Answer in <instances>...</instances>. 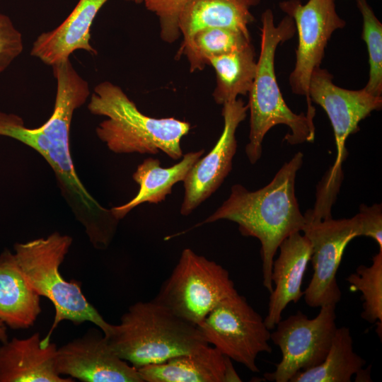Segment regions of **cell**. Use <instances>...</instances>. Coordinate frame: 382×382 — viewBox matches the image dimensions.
<instances>
[{"label": "cell", "instance_id": "obj_1", "mask_svg": "<svg viewBox=\"0 0 382 382\" xmlns=\"http://www.w3.org/2000/svg\"><path fill=\"white\" fill-rule=\"evenodd\" d=\"M52 67L57 91L50 118L38 127L28 128L20 116L0 111V136L25 144L45 159L54 171L65 202L83 226L90 242L94 248L104 250L110 244L119 220L86 188L75 170L70 150L73 115L88 100L89 84L70 59Z\"/></svg>", "mask_w": 382, "mask_h": 382}, {"label": "cell", "instance_id": "obj_2", "mask_svg": "<svg viewBox=\"0 0 382 382\" xmlns=\"http://www.w3.org/2000/svg\"><path fill=\"white\" fill-rule=\"evenodd\" d=\"M303 155L297 152L284 163L273 179L255 191L240 184L231 187L228 197L197 226L228 220L238 225L244 236L256 238L261 244L263 285L272 291L271 279L274 257L281 243L292 233L302 231L306 225L295 195L296 173Z\"/></svg>", "mask_w": 382, "mask_h": 382}, {"label": "cell", "instance_id": "obj_3", "mask_svg": "<svg viewBox=\"0 0 382 382\" xmlns=\"http://www.w3.org/2000/svg\"><path fill=\"white\" fill-rule=\"evenodd\" d=\"M261 22L260 53L257 60L255 77L248 93L250 132L245 154L251 164L261 158L263 139L275 125H285L291 129L284 138V141L291 145L312 142L316 133L313 120L304 112L296 114L288 107L275 75L277 48L281 42L294 35V21L286 15L276 25L273 12L267 8L262 14Z\"/></svg>", "mask_w": 382, "mask_h": 382}, {"label": "cell", "instance_id": "obj_4", "mask_svg": "<svg viewBox=\"0 0 382 382\" xmlns=\"http://www.w3.org/2000/svg\"><path fill=\"white\" fill-rule=\"evenodd\" d=\"M89 112L104 116L96 134L115 154L165 153L173 160L183 156L181 139L191 128L174 117L156 118L142 113L123 90L105 81L96 86L88 103Z\"/></svg>", "mask_w": 382, "mask_h": 382}, {"label": "cell", "instance_id": "obj_5", "mask_svg": "<svg viewBox=\"0 0 382 382\" xmlns=\"http://www.w3.org/2000/svg\"><path fill=\"white\" fill-rule=\"evenodd\" d=\"M105 337L115 353L137 369L209 345L197 325L154 300L130 306Z\"/></svg>", "mask_w": 382, "mask_h": 382}, {"label": "cell", "instance_id": "obj_6", "mask_svg": "<svg viewBox=\"0 0 382 382\" xmlns=\"http://www.w3.org/2000/svg\"><path fill=\"white\" fill-rule=\"evenodd\" d=\"M72 244V238L54 232L45 238L14 245L17 262L33 289L48 299L55 309L51 328L41 340L42 346L50 342L52 333L64 320L75 325L91 322L107 336L112 328L84 296L81 283L66 281L59 267Z\"/></svg>", "mask_w": 382, "mask_h": 382}, {"label": "cell", "instance_id": "obj_7", "mask_svg": "<svg viewBox=\"0 0 382 382\" xmlns=\"http://www.w3.org/2000/svg\"><path fill=\"white\" fill-rule=\"evenodd\" d=\"M236 292L225 268L185 248L153 300L198 326L220 302Z\"/></svg>", "mask_w": 382, "mask_h": 382}, {"label": "cell", "instance_id": "obj_8", "mask_svg": "<svg viewBox=\"0 0 382 382\" xmlns=\"http://www.w3.org/2000/svg\"><path fill=\"white\" fill-rule=\"evenodd\" d=\"M209 345L254 373L256 359L272 353L269 330L262 317L238 292L220 302L198 325Z\"/></svg>", "mask_w": 382, "mask_h": 382}, {"label": "cell", "instance_id": "obj_9", "mask_svg": "<svg viewBox=\"0 0 382 382\" xmlns=\"http://www.w3.org/2000/svg\"><path fill=\"white\" fill-rule=\"evenodd\" d=\"M335 304L321 306L313 318L299 311L275 326L270 340L282 353L276 369L264 374L270 381L288 382L298 372L320 364L330 349L337 330Z\"/></svg>", "mask_w": 382, "mask_h": 382}, {"label": "cell", "instance_id": "obj_10", "mask_svg": "<svg viewBox=\"0 0 382 382\" xmlns=\"http://www.w3.org/2000/svg\"><path fill=\"white\" fill-rule=\"evenodd\" d=\"M279 6L293 18L298 34L296 63L289 83L294 94L306 97V114L313 120L316 109L308 94L311 74L320 67L332 33L343 28L346 22L338 15L335 0H308L306 4L301 0H286Z\"/></svg>", "mask_w": 382, "mask_h": 382}, {"label": "cell", "instance_id": "obj_11", "mask_svg": "<svg viewBox=\"0 0 382 382\" xmlns=\"http://www.w3.org/2000/svg\"><path fill=\"white\" fill-rule=\"evenodd\" d=\"M302 231L310 241L313 274L303 291L306 303L312 308L337 304L342 293L336 274L347 244L361 236L356 215L350 219H333L332 216L320 218L308 210Z\"/></svg>", "mask_w": 382, "mask_h": 382}, {"label": "cell", "instance_id": "obj_12", "mask_svg": "<svg viewBox=\"0 0 382 382\" xmlns=\"http://www.w3.org/2000/svg\"><path fill=\"white\" fill-rule=\"evenodd\" d=\"M248 110L241 99L223 105L224 128L212 149L201 157L188 172L183 182L184 196L180 212L190 215L221 185L232 170L236 153V132Z\"/></svg>", "mask_w": 382, "mask_h": 382}, {"label": "cell", "instance_id": "obj_13", "mask_svg": "<svg viewBox=\"0 0 382 382\" xmlns=\"http://www.w3.org/2000/svg\"><path fill=\"white\" fill-rule=\"evenodd\" d=\"M332 75L318 67L311 74L308 94L311 102L319 105L327 113L334 131L337 158L332 172L342 170L347 157V137L359 130V123L371 112L382 107V97L369 93L364 88L348 90L336 86Z\"/></svg>", "mask_w": 382, "mask_h": 382}, {"label": "cell", "instance_id": "obj_14", "mask_svg": "<svg viewBox=\"0 0 382 382\" xmlns=\"http://www.w3.org/2000/svg\"><path fill=\"white\" fill-rule=\"evenodd\" d=\"M56 368L59 375L83 382H143L138 370L115 353L98 328L57 349Z\"/></svg>", "mask_w": 382, "mask_h": 382}, {"label": "cell", "instance_id": "obj_15", "mask_svg": "<svg viewBox=\"0 0 382 382\" xmlns=\"http://www.w3.org/2000/svg\"><path fill=\"white\" fill-rule=\"evenodd\" d=\"M279 255L273 261L271 279L274 288L270 292L268 312L264 322L269 330L282 320V314L291 303L303 296L302 281L311 260L310 241L300 232L292 233L279 245Z\"/></svg>", "mask_w": 382, "mask_h": 382}, {"label": "cell", "instance_id": "obj_16", "mask_svg": "<svg viewBox=\"0 0 382 382\" xmlns=\"http://www.w3.org/2000/svg\"><path fill=\"white\" fill-rule=\"evenodd\" d=\"M137 370L143 382L242 381L231 359L209 344Z\"/></svg>", "mask_w": 382, "mask_h": 382}, {"label": "cell", "instance_id": "obj_17", "mask_svg": "<svg viewBox=\"0 0 382 382\" xmlns=\"http://www.w3.org/2000/svg\"><path fill=\"white\" fill-rule=\"evenodd\" d=\"M108 0H79L68 17L57 28L42 33L33 42L30 55L48 66L69 59L76 50L96 54L90 43L91 27Z\"/></svg>", "mask_w": 382, "mask_h": 382}, {"label": "cell", "instance_id": "obj_18", "mask_svg": "<svg viewBox=\"0 0 382 382\" xmlns=\"http://www.w3.org/2000/svg\"><path fill=\"white\" fill-rule=\"evenodd\" d=\"M39 332L29 337H13L0 346V382H72L58 374L57 347L42 346Z\"/></svg>", "mask_w": 382, "mask_h": 382}, {"label": "cell", "instance_id": "obj_19", "mask_svg": "<svg viewBox=\"0 0 382 382\" xmlns=\"http://www.w3.org/2000/svg\"><path fill=\"white\" fill-rule=\"evenodd\" d=\"M39 296L27 282L14 253H0V320L11 329L33 326L41 313Z\"/></svg>", "mask_w": 382, "mask_h": 382}, {"label": "cell", "instance_id": "obj_20", "mask_svg": "<svg viewBox=\"0 0 382 382\" xmlns=\"http://www.w3.org/2000/svg\"><path fill=\"white\" fill-rule=\"evenodd\" d=\"M261 0H189L178 22L181 45L198 30L226 28L250 35L248 25L255 21L250 9Z\"/></svg>", "mask_w": 382, "mask_h": 382}, {"label": "cell", "instance_id": "obj_21", "mask_svg": "<svg viewBox=\"0 0 382 382\" xmlns=\"http://www.w3.org/2000/svg\"><path fill=\"white\" fill-rule=\"evenodd\" d=\"M204 153V149L190 151L183 156L180 162L168 168L161 167L157 158H145L132 174L133 180L139 187L137 194L128 202L111 208L113 215L120 221L143 203L158 204L164 201L172 192L174 185L184 180Z\"/></svg>", "mask_w": 382, "mask_h": 382}, {"label": "cell", "instance_id": "obj_22", "mask_svg": "<svg viewBox=\"0 0 382 382\" xmlns=\"http://www.w3.org/2000/svg\"><path fill=\"white\" fill-rule=\"evenodd\" d=\"M216 74V86L212 93L219 105L233 101L238 96H247L256 74L257 60L252 43L243 48L209 60Z\"/></svg>", "mask_w": 382, "mask_h": 382}, {"label": "cell", "instance_id": "obj_23", "mask_svg": "<svg viewBox=\"0 0 382 382\" xmlns=\"http://www.w3.org/2000/svg\"><path fill=\"white\" fill-rule=\"evenodd\" d=\"M366 364L353 349L350 330L337 328L325 359L318 366L298 372L289 382H350Z\"/></svg>", "mask_w": 382, "mask_h": 382}, {"label": "cell", "instance_id": "obj_24", "mask_svg": "<svg viewBox=\"0 0 382 382\" xmlns=\"http://www.w3.org/2000/svg\"><path fill=\"white\" fill-rule=\"evenodd\" d=\"M251 43L250 35L226 28H207L198 30L180 46L177 57L187 59L190 72L202 71L214 57L245 47Z\"/></svg>", "mask_w": 382, "mask_h": 382}, {"label": "cell", "instance_id": "obj_25", "mask_svg": "<svg viewBox=\"0 0 382 382\" xmlns=\"http://www.w3.org/2000/svg\"><path fill=\"white\" fill-rule=\"evenodd\" d=\"M346 280L351 290L361 293V318L370 323L382 322V251L373 257L370 266L359 265Z\"/></svg>", "mask_w": 382, "mask_h": 382}, {"label": "cell", "instance_id": "obj_26", "mask_svg": "<svg viewBox=\"0 0 382 382\" xmlns=\"http://www.w3.org/2000/svg\"><path fill=\"white\" fill-rule=\"evenodd\" d=\"M362 16L361 38L366 44L369 75L364 87L376 96L382 95V24L377 18L367 0H356Z\"/></svg>", "mask_w": 382, "mask_h": 382}, {"label": "cell", "instance_id": "obj_27", "mask_svg": "<svg viewBox=\"0 0 382 382\" xmlns=\"http://www.w3.org/2000/svg\"><path fill=\"white\" fill-rule=\"evenodd\" d=\"M189 0H144L147 10L158 18L160 37L166 43L175 42L180 35L178 22Z\"/></svg>", "mask_w": 382, "mask_h": 382}, {"label": "cell", "instance_id": "obj_28", "mask_svg": "<svg viewBox=\"0 0 382 382\" xmlns=\"http://www.w3.org/2000/svg\"><path fill=\"white\" fill-rule=\"evenodd\" d=\"M23 50L21 32L8 16L0 12V73L11 65Z\"/></svg>", "mask_w": 382, "mask_h": 382}, {"label": "cell", "instance_id": "obj_29", "mask_svg": "<svg viewBox=\"0 0 382 382\" xmlns=\"http://www.w3.org/2000/svg\"><path fill=\"white\" fill-rule=\"evenodd\" d=\"M361 231V236L373 238L382 251V206L374 204L368 207L361 204L359 212L356 214Z\"/></svg>", "mask_w": 382, "mask_h": 382}, {"label": "cell", "instance_id": "obj_30", "mask_svg": "<svg viewBox=\"0 0 382 382\" xmlns=\"http://www.w3.org/2000/svg\"><path fill=\"white\" fill-rule=\"evenodd\" d=\"M355 381H372L370 377V368L366 369H361L357 374Z\"/></svg>", "mask_w": 382, "mask_h": 382}, {"label": "cell", "instance_id": "obj_31", "mask_svg": "<svg viewBox=\"0 0 382 382\" xmlns=\"http://www.w3.org/2000/svg\"><path fill=\"white\" fill-rule=\"evenodd\" d=\"M8 340L6 325L0 320V341L4 343Z\"/></svg>", "mask_w": 382, "mask_h": 382}, {"label": "cell", "instance_id": "obj_32", "mask_svg": "<svg viewBox=\"0 0 382 382\" xmlns=\"http://www.w3.org/2000/svg\"><path fill=\"white\" fill-rule=\"evenodd\" d=\"M125 1L133 2V3L137 4H142L143 1H144V0H125Z\"/></svg>", "mask_w": 382, "mask_h": 382}]
</instances>
